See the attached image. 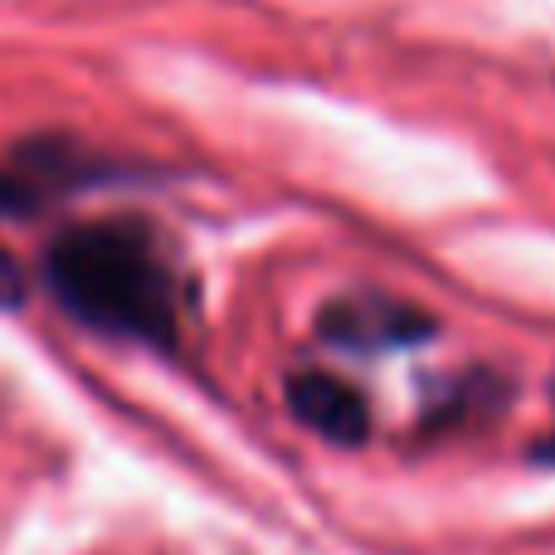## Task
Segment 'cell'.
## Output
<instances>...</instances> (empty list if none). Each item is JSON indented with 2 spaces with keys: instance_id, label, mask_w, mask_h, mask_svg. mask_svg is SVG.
<instances>
[{
  "instance_id": "3957f363",
  "label": "cell",
  "mask_w": 555,
  "mask_h": 555,
  "mask_svg": "<svg viewBox=\"0 0 555 555\" xmlns=\"http://www.w3.org/2000/svg\"><path fill=\"white\" fill-rule=\"evenodd\" d=\"M287 410L312 434L341 443V449H356L371 434V410H365L361 390L326 371H297L287 380Z\"/></svg>"
},
{
  "instance_id": "277c9868",
  "label": "cell",
  "mask_w": 555,
  "mask_h": 555,
  "mask_svg": "<svg viewBox=\"0 0 555 555\" xmlns=\"http://www.w3.org/2000/svg\"><path fill=\"white\" fill-rule=\"evenodd\" d=\"M39 195H44V191H39L25 171H5V166H0V220L29 215L39 205Z\"/></svg>"
},
{
  "instance_id": "7a4b0ae2",
  "label": "cell",
  "mask_w": 555,
  "mask_h": 555,
  "mask_svg": "<svg viewBox=\"0 0 555 555\" xmlns=\"http://www.w3.org/2000/svg\"><path fill=\"white\" fill-rule=\"evenodd\" d=\"M322 336L341 351H395V346L429 341L434 322L410 302H390V297H346L322 312Z\"/></svg>"
},
{
  "instance_id": "5b68a950",
  "label": "cell",
  "mask_w": 555,
  "mask_h": 555,
  "mask_svg": "<svg viewBox=\"0 0 555 555\" xmlns=\"http://www.w3.org/2000/svg\"><path fill=\"white\" fill-rule=\"evenodd\" d=\"M0 297H5V302H15L20 297V269L5 259V254H0Z\"/></svg>"
},
{
  "instance_id": "8992f818",
  "label": "cell",
  "mask_w": 555,
  "mask_h": 555,
  "mask_svg": "<svg viewBox=\"0 0 555 555\" xmlns=\"http://www.w3.org/2000/svg\"><path fill=\"white\" fill-rule=\"evenodd\" d=\"M537 459H541V463H555V429H551V439L537 449Z\"/></svg>"
},
{
  "instance_id": "6da1fadb",
  "label": "cell",
  "mask_w": 555,
  "mask_h": 555,
  "mask_svg": "<svg viewBox=\"0 0 555 555\" xmlns=\"http://www.w3.org/2000/svg\"><path fill=\"white\" fill-rule=\"evenodd\" d=\"M44 283L54 302L93 332L156 351L181 346L185 283L146 220L68 224L44 249Z\"/></svg>"
}]
</instances>
